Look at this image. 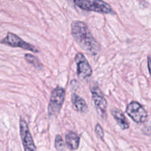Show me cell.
<instances>
[{"label": "cell", "mask_w": 151, "mask_h": 151, "mask_svg": "<svg viewBox=\"0 0 151 151\" xmlns=\"http://www.w3.org/2000/svg\"><path fill=\"white\" fill-rule=\"evenodd\" d=\"M72 35L81 49L88 54L97 55L100 45L88 29L86 24L81 21H74L71 25Z\"/></svg>", "instance_id": "obj_1"}, {"label": "cell", "mask_w": 151, "mask_h": 151, "mask_svg": "<svg viewBox=\"0 0 151 151\" xmlns=\"http://www.w3.org/2000/svg\"><path fill=\"white\" fill-rule=\"evenodd\" d=\"M77 7L86 11H92L103 14L114 13L113 9L109 4L103 0H74Z\"/></svg>", "instance_id": "obj_2"}, {"label": "cell", "mask_w": 151, "mask_h": 151, "mask_svg": "<svg viewBox=\"0 0 151 151\" xmlns=\"http://www.w3.org/2000/svg\"><path fill=\"white\" fill-rule=\"evenodd\" d=\"M90 91L97 113L102 119H106L107 116L108 103L103 91L95 83L91 84Z\"/></svg>", "instance_id": "obj_3"}, {"label": "cell", "mask_w": 151, "mask_h": 151, "mask_svg": "<svg viewBox=\"0 0 151 151\" xmlns=\"http://www.w3.org/2000/svg\"><path fill=\"white\" fill-rule=\"evenodd\" d=\"M66 97V90L57 86L52 91L48 105V114L50 116H56L60 111Z\"/></svg>", "instance_id": "obj_4"}, {"label": "cell", "mask_w": 151, "mask_h": 151, "mask_svg": "<svg viewBox=\"0 0 151 151\" xmlns=\"http://www.w3.org/2000/svg\"><path fill=\"white\" fill-rule=\"evenodd\" d=\"M0 43L3 44H5V45L10 46L11 47H18V48H22L23 50H29V51L35 53H38L40 52L38 50V48H36L35 46L26 42L23 39H22L20 37L13 34V32H7L6 37H4L0 41Z\"/></svg>", "instance_id": "obj_5"}, {"label": "cell", "mask_w": 151, "mask_h": 151, "mask_svg": "<svg viewBox=\"0 0 151 151\" xmlns=\"http://www.w3.org/2000/svg\"><path fill=\"white\" fill-rule=\"evenodd\" d=\"M126 113L136 123H144L147 119V111L137 101L131 102L127 106Z\"/></svg>", "instance_id": "obj_6"}, {"label": "cell", "mask_w": 151, "mask_h": 151, "mask_svg": "<svg viewBox=\"0 0 151 151\" xmlns=\"http://www.w3.org/2000/svg\"><path fill=\"white\" fill-rule=\"evenodd\" d=\"M75 62L77 65V73L80 79L87 80L91 78L93 73L92 68L82 52L77 53Z\"/></svg>", "instance_id": "obj_7"}, {"label": "cell", "mask_w": 151, "mask_h": 151, "mask_svg": "<svg viewBox=\"0 0 151 151\" xmlns=\"http://www.w3.org/2000/svg\"><path fill=\"white\" fill-rule=\"evenodd\" d=\"M19 128H20V136L24 150L26 151L36 150L37 148L35 145V143H34L33 139L31 135L30 131H29L27 123L22 118H21L20 122H19Z\"/></svg>", "instance_id": "obj_8"}, {"label": "cell", "mask_w": 151, "mask_h": 151, "mask_svg": "<svg viewBox=\"0 0 151 151\" xmlns=\"http://www.w3.org/2000/svg\"><path fill=\"white\" fill-rule=\"evenodd\" d=\"M114 119L116 122L117 125L122 128V130L128 129L130 127L129 122L125 117V114L118 109H113L111 111Z\"/></svg>", "instance_id": "obj_9"}, {"label": "cell", "mask_w": 151, "mask_h": 151, "mask_svg": "<svg viewBox=\"0 0 151 151\" xmlns=\"http://www.w3.org/2000/svg\"><path fill=\"white\" fill-rule=\"evenodd\" d=\"M71 100H72V106L74 109L77 111L80 112V113H86L88 110V106H87L86 102L83 99L82 97H80L75 93H73L72 94V97H71Z\"/></svg>", "instance_id": "obj_10"}, {"label": "cell", "mask_w": 151, "mask_h": 151, "mask_svg": "<svg viewBox=\"0 0 151 151\" xmlns=\"http://www.w3.org/2000/svg\"><path fill=\"white\" fill-rule=\"evenodd\" d=\"M66 144L70 150H78L80 145V137L77 133L70 131L66 135Z\"/></svg>", "instance_id": "obj_11"}, {"label": "cell", "mask_w": 151, "mask_h": 151, "mask_svg": "<svg viewBox=\"0 0 151 151\" xmlns=\"http://www.w3.org/2000/svg\"><path fill=\"white\" fill-rule=\"evenodd\" d=\"M24 59L28 63L32 65L33 67L36 68V69H41L43 67V64L41 63L39 59L37 57L34 56L32 54H25L24 55Z\"/></svg>", "instance_id": "obj_12"}, {"label": "cell", "mask_w": 151, "mask_h": 151, "mask_svg": "<svg viewBox=\"0 0 151 151\" xmlns=\"http://www.w3.org/2000/svg\"><path fill=\"white\" fill-rule=\"evenodd\" d=\"M55 147L58 150H63L66 148V145L63 142V138L60 135H57L55 139Z\"/></svg>", "instance_id": "obj_13"}, {"label": "cell", "mask_w": 151, "mask_h": 151, "mask_svg": "<svg viewBox=\"0 0 151 151\" xmlns=\"http://www.w3.org/2000/svg\"><path fill=\"white\" fill-rule=\"evenodd\" d=\"M94 131H95L96 135H97V137L100 139L104 140V131H103V127L100 125V124L97 123L95 125V129H94Z\"/></svg>", "instance_id": "obj_14"}, {"label": "cell", "mask_w": 151, "mask_h": 151, "mask_svg": "<svg viewBox=\"0 0 151 151\" xmlns=\"http://www.w3.org/2000/svg\"><path fill=\"white\" fill-rule=\"evenodd\" d=\"M147 69H148V72H150V56L147 57Z\"/></svg>", "instance_id": "obj_15"}]
</instances>
